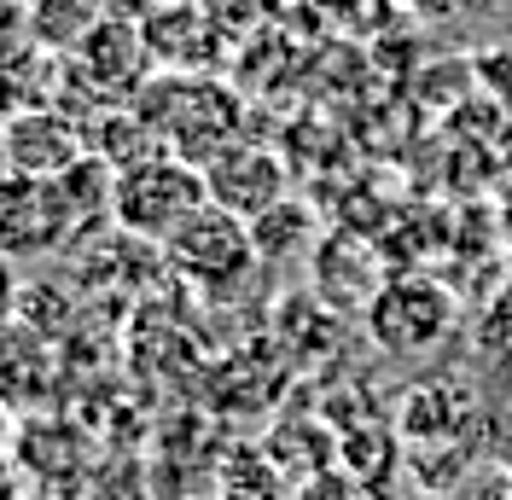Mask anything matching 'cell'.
I'll return each instance as SVG.
<instances>
[{
  "instance_id": "cell-1",
  "label": "cell",
  "mask_w": 512,
  "mask_h": 500,
  "mask_svg": "<svg viewBox=\"0 0 512 500\" xmlns=\"http://www.w3.org/2000/svg\"><path fill=\"white\" fill-rule=\"evenodd\" d=\"M210 204V187H204V169L187 163L175 152H158L134 169H117V204H111V221L123 227L128 239H152L163 245L192 210Z\"/></svg>"
},
{
  "instance_id": "cell-2",
  "label": "cell",
  "mask_w": 512,
  "mask_h": 500,
  "mask_svg": "<svg viewBox=\"0 0 512 500\" xmlns=\"http://www.w3.org/2000/svg\"><path fill=\"white\" fill-rule=\"evenodd\" d=\"M163 250H169V262L198 285H227L256 262L251 221H239L233 210H222V204L192 210V216L163 239Z\"/></svg>"
},
{
  "instance_id": "cell-3",
  "label": "cell",
  "mask_w": 512,
  "mask_h": 500,
  "mask_svg": "<svg viewBox=\"0 0 512 500\" xmlns=\"http://www.w3.org/2000/svg\"><path fill=\"white\" fill-rule=\"evenodd\" d=\"M367 326L390 355H419V349L443 344V332L454 326V297L437 280L402 274V280L379 285V297L367 303Z\"/></svg>"
},
{
  "instance_id": "cell-4",
  "label": "cell",
  "mask_w": 512,
  "mask_h": 500,
  "mask_svg": "<svg viewBox=\"0 0 512 500\" xmlns=\"http://www.w3.org/2000/svg\"><path fill=\"white\" fill-rule=\"evenodd\" d=\"M88 157V128L70 123L59 105H12L6 117V175L59 181Z\"/></svg>"
},
{
  "instance_id": "cell-5",
  "label": "cell",
  "mask_w": 512,
  "mask_h": 500,
  "mask_svg": "<svg viewBox=\"0 0 512 500\" xmlns=\"http://www.w3.org/2000/svg\"><path fill=\"white\" fill-rule=\"evenodd\" d=\"M70 59H76V70H82V82H88L94 94H105V99L140 94V88L158 76L152 47H146V30H140L134 18H117V12H105L94 30L70 47Z\"/></svg>"
},
{
  "instance_id": "cell-6",
  "label": "cell",
  "mask_w": 512,
  "mask_h": 500,
  "mask_svg": "<svg viewBox=\"0 0 512 500\" xmlns=\"http://www.w3.org/2000/svg\"><path fill=\"white\" fill-rule=\"evenodd\" d=\"M204 187H210V204L233 210L239 221L268 216L280 198H291L280 152H268V146H256V140H233L227 152L210 157V163H204Z\"/></svg>"
},
{
  "instance_id": "cell-7",
  "label": "cell",
  "mask_w": 512,
  "mask_h": 500,
  "mask_svg": "<svg viewBox=\"0 0 512 500\" xmlns=\"http://www.w3.org/2000/svg\"><path fill=\"white\" fill-rule=\"evenodd\" d=\"M6 250L12 256H47V250H59L70 233H76V216H70V204H64L59 181H24V175H12L6 181Z\"/></svg>"
},
{
  "instance_id": "cell-8",
  "label": "cell",
  "mask_w": 512,
  "mask_h": 500,
  "mask_svg": "<svg viewBox=\"0 0 512 500\" xmlns=\"http://www.w3.org/2000/svg\"><path fill=\"white\" fill-rule=\"evenodd\" d=\"M99 18H105V0H24L30 41L35 47H53V53H70Z\"/></svg>"
},
{
  "instance_id": "cell-9",
  "label": "cell",
  "mask_w": 512,
  "mask_h": 500,
  "mask_svg": "<svg viewBox=\"0 0 512 500\" xmlns=\"http://www.w3.org/2000/svg\"><path fill=\"white\" fill-rule=\"evenodd\" d=\"M315 239H320V227H315V216H309V204H297V198H280L268 216L251 221L256 262H291V256H303Z\"/></svg>"
},
{
  "instance_id": "cell-10",
  "label": "cell",
  "mask_w": 512,
  "mask_h": 500,
  "mask_svg": "<svg viewBox=\"0 0 512 500\" xmlns=\"http://www.w3.org/2000/svg\"><path fill=\"white\" fill-rule=\"evenodd\" d=\"M472 76H478L501 105H512V47H489V53H478V59H472Z\"/></svg>"
},
{
  "instance_id": "cell-11",
  "label": "cell",
  "mask_w": 512,
  "mask_h": 500,
  "mask_svg": "<svg viewBox=\"0 0 512 500\" xmlns=\"http://www.w3.org/2000/svg\"><path fill=\"white\" fill-rule=\"evenodd\" d=\"M158 6H163V0H105V12H117V18H134V24H146Z\"/></svg>"
}]
</instances>
